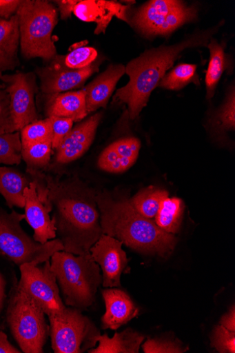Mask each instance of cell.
Segmentation results:
<instances>
[{
  "label": "cell",
  "instance_id": "6da1fadb",
  "mask_svg": "<svg viewBox=\"0 0 235 353\" xmlns=\"http://www.w3.org/2000/svg\"><path fill=\"white\" fill-rule=\"evenodd\" d=\"M35 172L43 181L48 199V212L57 239L63 251L76 255L89 254L102 236L96 192L76 177H62Z\"/></svg>",
  "mask_w": 235,
  "mask_h": 353
},
{
  "label": "cell",
  "instance_id": "7a4b0ae2",
  "mask_svg": "<svg viewBox=\"0 0 235 353\" xmlns=\"http://www.w3.org/2000/svg\"><path fill=\"white\" fill-rule=\"evenodd\" d=\"M96 201L103 234L121 241L132 249L162 256L174 250L175 236L141 215L126 196L105 191L96 195Z\"/></svg>",
  "mask_w": 235,
  "mask_h": 353
},
{
  "label": "cell",
  "instance_id": "3957f363",
  "mask_svg": "<svg viewBox=\"0 0 235 353\" xmlns=\"http://www.w3.org/2000/svg\"><path fill=\"white\" fill-rule=\"evenodd\" d=\"M210 34H196L172 46H161L145 51L125 67L129 82L119 88L114 101L125 104L130 118L136 119L146 107L150 94L185 49L205 46Z\"/></svg>",
  "mask_w": 235,
  "mask_h": 353
},
{
  "label": "cell",
  "instance_id": "277c9868",
  "mask_svg": "<svg viewBox=\"0 0 235 353\" xmlns=\"http://www.w3.org/2000/svg\"><path fill=\"white\" fill-rule=\"evenodd\" d=\"M50 259L51 270L56 276L65 304L79 310L91 307L98 288L103 283L101 269L91 254L76 255L57 251Z\"/></svg>",
  "mask_w": 235,
  "mask_h": 353
},
{
  "label": "cell",
  "instance_id": "5b68a950",
  "mask_svg": "<svg viewBox=\"0 0 235 353\" xmlns=\"http://www.w3.org/2000/svg\"><path fill=\"white\" fill-rule=\"evenodd\" d=\"M16 14L22 56L52 61L57 55L52 38L58 22L57 9L45 0H22Z\"/></svg>",
  "mask_w": 235,
  "mask_h": 353
},
{
  "label": "cell",
  "instance_id": "8992f818",
  "mask_svg": "<svg viewBox=\"0 0 235 353\" xmlns=\"http://www.w3.org/2000/svg\"><path fill=\"white\" fill-rule=\"evenodd\" d=\"M43 310L17 285L8 305L7 320L25 353H43L50 336Z\"/></svg>",
  "mask_w": 235,
  "mask_h": 353
},
{
  "label": "cell",
  "instance_id": "52a82bcc",
  "mask_svg": "<svg viewBox=\"0 0 235 353\" xmlns=\"http://www.w3.org/2000/svg\"><path fill=\"white\" fill-rule=\"evenodd\" d=\"M25 218V214L14 211L8 214L0 209V254L20 267L31 263L39 265L50 261L54 252L64 250L57 238L43 244L31 239L20 225Z\"/></svg>",
  "mask_w": 235,
  "mask_h": 353
},
{
  "label": "cell",
  "instance_id": "ba28073f",
  "mask_svg": "<svg viewBox=\"0 0 235 353\" xmlns=\"http://www.w3.org/2000/svg\"><path fill=\"white\" fill-rule=\"evenodd\" d=\"M52 348L55 353H82L97 343L99 331L81 310L66 307L48 316Z\"/></svg>",
  "mask_w": 235,
  "mask_h": 353
},
{
  "label": "cell",
  "instance_id": "9c48e42d",
  "mask_svg": "<svg viewBox=\"0 0 235 353\" xmlns=\"http://www.w3.org/2000/svg\"><path fill=\"white\" fill-rule=\"evenodd\" d=\"M35 263L20 266L18 285L43 310L48 316L61 312L66 306L60 296V290L50 261L41 268Z\"/></svg>",
  "mask_w": 235,
  "mask_h": 353
},
{
  "label": "cell",
  "instance_id": "30bf717a",
  "mask_svg": "<svg viewBox=\"0 0 235 353\" xmlns=\"http://www.w3.org/2000/svg\"><path fill=\"white\" fill-rule=\"evenodd\" d=\"M1 82L10 95L11 112L16 130L19 132L25 125L39 120L35 96L39 87L33 72H17L3 75Z\"/></svg>",
  "mask_w": 235,
  "mask_h": 353
},
{
  "label": "cell",
  "instance_id": "8fae6325",
  "mask_svg": "<svg viewBox=\"0 0 235 353\" xmlns=\"http://www.w3.org/2000/svg\"><path fill=\"white\" fill-rule=\"evenodd\" d=\"M99 62H93L81 70L64 67L58 54L50 64L37 70L41 80V90L46 95L57 94L81 88L85 81L99 70Z\"/></svg>",
  "mask_w": 235,
  "mask_h": 353
},
{
  "label": "cell",
  "instance_id": "7c38bea8",
  "mask_svg": "<svg viewBox=\"0 0 235 353\" xmlns=\"http://www.w3.org/2000/svg\"><path fill=\"white\" fill-rule=\"evenodd\" d=\"M123 244L115 238L103 234L90 249L93 260L102 270L105 288L121 286V274L128 263Z\"/></svg>",
  "mask_w": 235,
  "mask_h": 353
},
{
  "label": "cell",
  "instance_id": "4fadbf2b",
  "mask_svg": "<svg viewBox=\"0 0 235 353\" xmlns=\"http://www.w3.org/2000/svg\"><path fill=\"white\" fill-rule=\"evenodd\" d=\"M103 113L94 114L72 128L57 150L55 162L65 165L83 156L92 145Z\"/></svg>",
  "mask_w": 235,
  "mask_h": 353
},
{
  "label": "cell",
  "instance_id": "5bb4252c",
  "mask_svg": "<svg viewBox=\"0 0 235 353\" xmlns=\"http://www.w3.org/2000/svg\"><path fill=\"white\" fill-rule=\"evenodd\" d=\"M25 216L34 231L33 239L45 243L57 238L56 230L47 208L40 200L35 181H32L24 190Z\"/></svg>",
  "mask_w": 235,
  "mask_h": 353
},
{
  "label": "cell",
  "instance_id": "9a60e30c",
  "mask_svg": "<svg viewBox=\"0 0 235 353\" xmlns=\"http://www.w3.org/2000/svg\"><path fill=\"white\" fill-rule=\"evenodd\" d=\"M141 148V143L136 138L119 139L101 153L98 159V167L109 173L125 172L137 161Z\"/></svg>",
  "mask_w": 235,
  "mask_h": 353
},
{
  "label": "cell",
  "instance_id": "2e32d148",
  "mask_svg": "<svg viewBox=\"0 0 235 353\" xmlns=\"http://www.w3.org/2000/svg\"><path fill=\"white\" fill-rule=\"evenodd\" d=\"M128 7L114 1L85 0L78 1L73 13L79 19L96 23L94 34H105L114 17L128 22L126 11Z\"/></svg>",
  "mask_w": 235,
  "mask_h": 353
},
{
  "label": "cell",
  "instance_id": "e0dca14e",
  "mask_svg": "<svg viewBox=\"0 0 235 353\" xmlns=\"http://www.w3.org/2000/svg\"><path fill=\"white\" fill-rule=\"evenodd\" d=\"M103 296L106 306V312L101 319L103 330H116L139 314V308L123 291L107 288Z\"/></svg>",
  "mask_w": 235,
  "mask_h": 353
},
{
  "label": "cell",
  "instance_id": "ac0fdd59",
  "mask_svg": "<svg viewBox=\"0 0 235 353\" xmlns=\"http://www.w3.org/2000/svg\"><path fill=\"white\" fill-rule=\"evenodd\" d=\"M125 73V67L123 64H112L105 72L83 88L88 114L101 108H107L117 83Z\"/></svg>",
  "mask_w": 235,
  "mask_h": 353
},
{
  "label": "cell",
  "instance_id": "d6986e66",
  "mask_svg": "<svg viewBox=\"0 0 235 353\" xmlns=\"http://www.w3.org/2000/svg\"><path fill=\"white\" fill-rule=\"evenodd\" d=\"M47 99L48 117L68 118L74 122L84 119L88 114L85 94L83 89L49 94Z\"/></svg>",
  "mask_w": 235,
  "mask_h": 353
},
{
  "label": "cell",
  "instance_id": "ffe728a7",
  "mask_svg": "<svg viewBox=\"0 0 235 353\" xmlns=\"http://www.w3.org/2000/svg\"><path fill=\"white\" fill-rule=\"evenodd\" d=\"M20 31L17 14L9 20L0 19V72L14 71L20 65Z\"/></svg>",
  "mask_w": 235,
  "mask_h": 353
},
{
  "label": "cell",
  "instance_id": "44dd1931",
  "mask_svg": "<svg viewBox=\"0 0 235 353\" xmlns=\"http://www.w3.org/2000/svg\"><path fill=\"white\" fill-rule=\"evenodd\" d=\"M183 3L175 0H154L141 8L132 19L133 24L147 37L163 23L172 12Z\"/></svg>",
  "mask_w": 235,
  "mask_h": 353
},
{
  "label": "cell",
  "instance_id": "7402d4cb",
  "mask_svg": "<svg viewBox=\"0 0 235 353\" xmlns=\"http://www.w3.org/2000/svg\"><path fill=\"white\" fill-rule=\"evenodd\" d=\"M95 339L98 347L90 349V353H139L145 336L129 328L112 339L108 334H99Z\"/></svg>",
  "mask_w": 235,
  "mask_h": 353
},
{
  "label": "cell",
  "instance_id": "603a6c76",
  "mask_svg": "<svg viewBox=\"0 0 235 353\" xmlns=\"http://www.w3.org/2000/svg\"><path fill=\"white\" fill-rule=\"evenodd\" d=\"M32 179L14 169L0 167V194L6 199L10 208H24L25 201L24 190Z\"/></svg>",
  "mask_w": 235,
  "mask_h": 353
},
{
  "label": "cell",
  "instance_id": "cb8c5ba5",
  "mask_svg": "<svg viewBox=\"0 0 235 353\" xmlns=\"http://www.w3.org/2000/svg\"><path fill=\"white\" fill-rule=\"evenodd\" d=\"M184 205L178 198H165L154 217L156 225L164 232L175 234L180 229Z\"/></svg>",
  "mask_w": 235,
  "mask_h": 353
},
{
  "label": "cell",
  "instance_id": "d4e9b609",
  "mask_svg": "<svg viewBox=\"0 0 235 353\" xmlns=\"http://www.w3.org/2000/svg\"><path fill=\"white\" fill-rule=\"evenodd\" d=\"M169 197V192L155 186H150L140 190L130 202L143 216L153 219L158 212L161 202Z\"/></svg>",
  "mask_w": 235,
  "mask_h": 353
},
{
  "label": "cell",
  "instance_id": "484cf974",
  "mask_svg": "<svg viewBox=\"0 0 235 353\" xmlns=\"http://www.w3.org/2000/svg\"><path fill=\"white\" fill-rule=\"evenodd\" d=\"M21 148L26 170H43L49 165L53 150L51 141Z\"/></svg>",
  "mask_w": 235,
  "mask_h": 353
},
{
  "label": "cell",
  "instance_id": "4316f807",
  "mask_svg": "<svg viewBox=\"0 0 235 353\" xmlns=\"http://www.w3.org/2000/svg\"><path fill=\"white\" fill-rule=\"evenodd\" d=\"M211 52V59L206 76L207 99L213 98L216 85L220 81L225 68V57L223 48L212 41L208 46Z\"/></svg>",
  "mask_w": 235,
  "mask_h": 353
},
{
  "label": "cell",
  "instance_id": "83f0119b",
  "mask_svg": "<svg viewBox=\"0 0 235 353\" xmlns=\"http://www.w3.org/2000/svg\"><path fill=\"white\" fill-rule=\"evenodd\" d=\"M21 147L37 143L49 141L52 139V124L50 117L32 122L19 132Z\"/></svg>",
  "mask_w": 235,
  "mask_h": 353
},
{
  "label": "cell",
  "instance_id": "f1b7e54d",
  "mask_svg": "<svg viewBox=\"0 0 235 353\" xmlns=\"http://www.w3.org/2000/svg\"><path fill=\"white\" fill-rule=\"evenodd\" d=\"M20 132L0 135V165H18L22 160Z\"/></svg>",
  "mask_w": 235,
  "mask_h": 353
},
{
  "label": "cell",
  "instance_id": "f546056e",
  "mask_svg": "<svg viewBox=\"0 0 235 353\" xmlns=\"http://www.w3.org/2000/svg\"><path fill=\"white\" fill-rule=\"evenodd\" d=\"M63 65L72 70H81L90 65L97 57L93 48L79 46L74 48L68 54L58 55Z\"/></svg>",
  "mask_w": 235,
  "mask_h": 353
},
{
  "label": "cell",
  "instance_id": "4dcf8cb0",
  "mask_svg": "<svg viewBox=\"0 0 235 353\" xmlns=\"http://www.w3.org/2000/svg\"><path fill=\"white\" fill-rule=\"evenodd\" d=\"M196 70V66L194 64H181L170 74L165 75L158 85L170 90H179L191 81Z\"/></svg>",
  "mask_w": 235,
  "mask_h": 353
},
{
  "label": "cell",
  "instance_id": "1f68e13d",
  "mask_svg": "<svg viewBox=\"0 0 235 353\" xmlns=\"http://www.w3.org/2000/svg\"><path fill=\"white\" fill-rule=\"evenodd\" d=\"M145 353H182L188 350L179 341L171 339L147 340L143 345Z\"/></svg>",
  "mask_w": 235,
  "mask_h": 353
},
{
  "label": "cell",
  "instance_id": "d6a6232c",
  "mask_svg": "<svg viewBox=\"0 0 235 353\" xmlns=\"http://www.w3.org/2000/svg\"><path fill=\"white\" fill-rule=\"evenodd\" d=\"M17 132L10 108L9 94L0 90V135Z\"/></svg>",
  "mask_w": 235,
  "mask_h": 353
},
{
  "label": "cell",
  "instance_id": "836d02e7",
  "mask_svg": "<svg viewBox=\"0 0 235 353\" xmlns=\"http://www.w3.org/2000/svg\"><path fill=\"white\" fill-rule=\"evenodd\" d=\"M212 344L221 353L235 352V332H230L222 325L215 327Z\"/></svg>",
  "mask_w": 235,
  "mask_h": 353
},
{
  "label": "cell",
  "instance_id": "e575fe53",
  "mask_svg": "<svg viewBox=\"0 0 235 353\" xmlns=\"http://www.w3.org/2000/svg\"><path fill=\"white\" fill-rule=\"evenodd\" d=\"M52 132V149L57 150L65 137L71 132L74 121L68 118L50 117Z\"/></svg>",
  "mask_w": 235,
  "mask_h": 353
},
{
  "label": "cell",
  "instance_id": "d590c367",
  "mask_svg": "<svg viewBox=\"0 0 235 353\" xmlns=\"http://www.w3.org/2000/svg\"><path fill=\"white\" fill-rule=\"evenodd\" d=\"M221 125L228 130H234L235 128V99L233 91L219 114Z\"/></svg>",
  "mask_w": 235,
  "mask_h": 353
},
{
  "label": "cell",
  "instance_id": "8d00e7d4",
  "mask_svg": "<svg viewBox=\"0 0 235 353\" xmlns=\"http://www.w3.org/2000/svg\"><path fill=\"white\" fill-rule=\"evenodd\" d=\"M22 0H0V19L9 20L14 16Z\"/></svg>",
  "mask_w": 235,
  "mask_h": 353
},
{
  "label": "cell",
  "instance_id": "74e56055",
  "mask_svg": "<svg viewBox=\"0 0 235 353\" xmlns=\"http://www.w3.org/2000/svg\"><path fill=\"white\" fill-rule=\"evenodd\" d=\"M54 3L58 6L61 19L65 20L71 18L74 8L78 1L77 0H61V1L57 0V1H54Z\"/></svg>",
  "mask_w": 235,
  "mask_h": 353
},
{
  "label": "cell",
  "instance_id": "f35d334b",
  "mask_svg": "<svg viewBox=\"0 0 235 353\" xmlns=\"http://www.w3.org/2000/svg\"><path fill=\"white\" fill-rule=\"evenodd\" d=\"M220 324L230 332H235L234 306H232L230 310L222 316Z\"/></svg>",
  "mask_w": 235,
  "mask_h": 353
},
{
  "label": "cell",
  "instance_id": "ab89813d",
  "mask_svg": "<svg viewBox=\"0 0 235 353\" xmlns=\"http://www.w3.org/2000/svg\"><path fill=\"white\" fill-rule=\"evenodd\" d=\"M8 341V336L0 332V353H20Z\"/></svg>",
  "mask_w": 235,
  "mask_h": 353
},
{
  "label": "cell",
  "instance_id": "60d3db41",
  "mask_svg": "<svg viewBox=\"0 0 235 353\" xmlns=\"http://www.w3.org/2000/svg\"><path fill=\"white\" fill-rule=\"evenodd\" d=\"M5 288H6V283L2 277L1 274H0V311H1L4 299L6 297V292H5Z\"/></svg>",
  "mask_w": 235,
  "mask_h": 353
},
{
  "label": "cell",
  "instance_id": "b9f144b4",
  "mask_svg": "<svg viewBox=\"0 0 235 353\" xmlns=\"http://www.w3.org/2000/svg\"><path fill=\"white\" fill-rule=\"evenodd\" d=\"M3 77V72H0V80H1V78ZM5 89L4 84L0 81V90Z\"/></svg>",
  "mask_w": 235,
  "mask_h": 353
}]
</instances>
